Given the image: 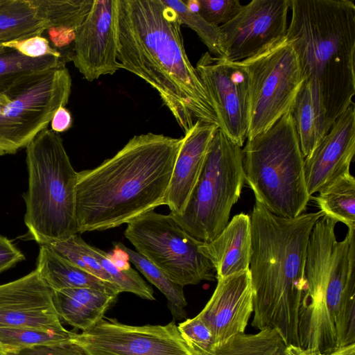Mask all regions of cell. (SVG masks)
Returning <instances> with one entry per match:
<instances>
[{"label":"cell","mask_w":355,"mask_h":355,"mask_svg":"<svg viewBox=\"0 0 355 355\" xmlns=\"http://www.w3.org/2000/svg\"><path fill=\"white\" fill-rule=\"evenodd\" d=\"M175 12L162 0H115L117 60L155 89L184 134L199 120L220 123L191 63Z\"/></svg>","instance_id":"1"},{"label":"cell","mask_w":355,"mask_h":355,"mask_svg":"<svg viewBox=\"0 0 355 355\" xmlns=\"http://www.w3.org/2000/svg\"><path fill=\"white\" fill-rule=\"evenodd\" d=\"M183 137L135 135L113 157L78 173V232L106 230L165 205Z\"/></svg>","instance_id":"2"},{"label":"cell","mask_w":355,"mask_h":355,"mask_svg":"<svg viewBox=\"0 0 355 355\" xmlns=\"http://www.w3.org/2000/svg\"><path fill=\"white\" fill-rule=\"evenodd\" d=\"M323 216L318 211L282 218L257 201L250 216L251 325L277 330L287 345L300 347L298 313L306 287L307 247L314 225Z\"/></svg>","instance_id":"3"},{"label":"cell","mask_w":355,"mask_h":355,"mask_svg":"<svg viewBox=\"0 0 355 355\" xmlns=\"http://www.w3.org/2000/svg\"><path fill=\"white\" fill-rule=\"evenodd\" d=\"M286 38L324 133L355 94V4L350 0H291Z\"/></svg>","instance_id":"4"},{"label":"cell","mask_w":355,"mask_h":355,"mask_svg":"<svg viewBox=\"0 0 355 355\" xmlns=\"http://www.w3.org/2000/svg\"><path fill=\"white\" fill-rule=\"evenodd\" d=\"M336 223L324 215L309 240L298 313L299 345L308 355L355 344L354 230L338 241Z\"/></svg>","instance_id":"5"},{"label":"cell","mask_w":355,"mask_h":355,"mask_svg":"<svg viewBox=\"0 0 355 355\" xmlns=\"http://www.w3.org/2000/svg\"><path fill=\"white\" fill-rule=\"evenodd\" d=\"M28 189L24 194L28 239L49 245L78 234V172L59 133L46 128L26 147Z\"/></svg>","instance_id":"6"},{"label":"cell","mask_w":355,"mask_h":355,"mask_svg":"<svg viewBox=\"0 0 355 355\" xmlns=\"http://www.w3.org/2000/svg\"><path fill=\"white\" fill-rule=\"evenodd\" d=\"M242 153L245 180L257 202L282 218H295L305 211L311 196L291 112L247 140Z\"/></svg>","instance_id":"7"},{"label":"cell","mask_w":355,"mask_h":355,"mask_svg":"<svg viewBox=\"0 0 355 355\" xmlns=\"http://www.w3.org/2000/svg\"><path fill=\"white\" fill-rule=\"evenodd\" d=\"M245 182L242 148L218 128L183 213L173 216L193 238L209 243L227 225Z\"/></svg>","instance_id":"8"},{"label":"cell","mask_w":355,"mask_h":355,"mask_svg":"<svg viewBox=\"0 0 355 355\" xmlns=\"http://www.w3.org/2000/svg\"><path fill=\"white\" fill-rule=\"evenodd\" d=\"M71 78L65 65L35 71L15 80L1 92L0 156L15 154L47 128L55 112L65 106Z\"/></svg>","instance_id":"9"},{"label":"cell","mask_w":355,"mask_h":355,"mask_svg":"<svg viewBox=\"0 0 355 355\" xmlns=\"http://www.w3.org/2000/svg\"><path fill=\"white\" fill-rule=\"evenodd\" d=\"M248 79L247 140L291 112L304 78L297 53L286 37L255 55L236 62Z\"/></svg>","instance_id":"10"},{"label":"cell","mask_w":355,"mask_h":355,"mask_svg":"<svg viewBox=\"0 0 355 355\" xmlns=\"http://www.w3.org/2000/svg\"><path fill=\"white\" fill-rule=\"evenodd\" d=\"M124 235L138 253L178 285L216 279L213 264L200 250L203 242L187 233L171 213H145L127 223Z\"/></svg>","instance_id":"11"},{"label":"cell","mask_w":355,"mask_h":355,"mask_svg":"<svg viewBox=\"0 0 355 355\" xmlns=\"http://www.w3.org/2000/svg\"><path fill=\"white\" fill-rule=\"evenodd\" d=\"M71 341L87 355H196L175 322L132 326L102 319L92 328L75 333Z\"/></svg>","instance_id":"12"},{"label":"cell","mask_w":355,"mask_h":355,"mask_svg":"<svg viewBox=\"0 0 355 355\" xmlns=\"http://www.w3.org/2000/svg\"><path fill=\"white\" fill-rule=\"evenodd\" d=\"M211 99L220 129L240 147L247 139L248 79L236 62L204 53L195 67Z\"/></svg>","instance_id":"13"},{"label":"cell","mask_w":355,"mask_h":355,"mask_svg":"<svg viewBox=\"0 0 355 355\" xmlns=\"http://www.w3.org/2000/svg\"><path fill=\"white\" fill-rule=\"evenodd\" d=\"M291 0H253L219 26L225 58L239 62L286 37Z\"/></svg>","instance_id":"14"},{"label":"cell","mask_w":355,"mask_h":355,"mask_svg":"<svg viewBox=\"0 0 355 355\" xmlns=\"http://www.w3.org/2000/svg\"><path fill=\"white\" fill-rule=\"evenodd\" d=\"M115 0H94L76 31L71 60L89 82L122 69L117 60Z\"/></svg>","instance_id":"15"},{"label":"cell","mask_w":355,"mask_h":355,"mask_svg":"<svg viewBox=\"0 0 355 355\" xmlns=\"http://www.w3.org/2000/svg\"><path fill=\"white\" fill-rule=\"evenodd\" d=\"M0 328L63 331L52 291L36 270L0 285Z\"/></svg>","instance_id":"16"},{"label":"cell","mask_w":355,"mask_h":355,"mask_svg":"<svg viewBox=\"0 0 355 355\" xmlns=\"http://www.w3.org/2000/svg\"><path fill=\"white\" fill-rule=\"evenodd\" d=\"M217 281L211 298L198 315L211 331L215 347L244 333L253 313L249 270Z\"/></svg>","instance_id":"17"},{"label":"cell","mask_w":355,"mask_h":355,"mask_svg":"<svg viewBox=\"0 0 355 355\" xmlns=\"http://www.w3.org/2000/svg\"><path fill=\"white\" fill-rule=\"evenodd\" d=\"M355 153V105L335 121L312 153L304 158V175L311 196L341 173L349 171Z\"/></svg>","instance_id":"18"},{"label":"cell","mask_w":355,"mask_h":355,"mask_svg":"<svg viewBox=\"0 0 355 355\" xmlns=\"http://www.w3.org/2000/svg\"><path fill=\"white\" fill-rule=\"evenodd\" d=\"M216 124L197 120L184 134L166 196L173 216L181 215L200 178L216 132Z\"/></svg>","instance_id":"19"},{"label":"cell","mask_w":355,"mask_h":355,"mask_svg":"<svg viewBox=\"0 0 355 355\" xmlns=\"http://www.w3.org/2000/svg\"><path fill=\"white\" fill-rule=\"evenodd\" d=\"M251 248L250 216L241 213L212 241L202 243L200 250L213 264L217 279L248 270Z\"/></svg>","instance_id":"20"},{"label":"cell","mask_w":355,"mask_h":355,"mask_svg":"<svg viewBox=\"0 0 355 355\" xmlns=\"http://www.w3.org/2000/svg\"><path fill=\"white\" fill-rule=\"evenodd\" d=\"M52 295L60 320L82 331L103 319L118 296L89 288H64L52 291Z\"/></svg>","instance_id":"21"},{"label":"cell","mask_w":355,"mask_h":355,"mask_svg":"<svg viewBox=\"0 0 355 355\" xmlns=\"http://www.w3.org/2000/svg\"><path fill=\"white\" fill-rule=\"evenodd\" d=\"M51 27L50 0H0V42L42 35Z\"/></svg>","instance_id":"22"},{"label":"cell","mask_w":355,"mask_h":355,"mask_svg":"<svg viewBox=\"0 0 355 355\" xmlns=\"http://www.w3.org/2000/svg\"><path fill=\"white\" fill-rule=\"evenodd\" d=\"M35 270L52 291L89 288L115 295L121 293L116 286L76 266L48 245H40Z\"/></svg>","instance_id":"23"},{"label":"cell","mask_w":355,"mask_h":355,"mask_svg":"<svg viewBox=\"0 0 355 355\" xmlns=\"http://www.w3.org/2000/svg\"><path fill=\"white\" fill-rule=\"evenodd\" d=\"M315 200L324 216L355 230V179L349 170L321 189Z\"/></svg>","instance_id":"24"},{"label":"cell","mask_w":355,"mask_h":355,"mask_svg":"<svg viewBox=\"0 0 355 355\" xmlns=\"http://www.w3.org/2000/svg\"><path fill=\"white\" fill-rule=\"evenodd\" d=\"M287 345L275 329L237 334L202 355H284Z\"/></svg>","instance_id":"25"},{"label":"cell","mask_w":355,"mask_h":355,"mask_svg":"<svg viewBox=\"0 0 355 355\" xmlns=\"http://www.w3.org/2000/svg\"><path fill=\"white\" fill-rule=\"evenodd\" d=\"M304 157L312 154L324 133L313 104L309 89L302 83L291 110Z\"/></svg>","instance_id":"26"},{"label":"cell","mask_w":355,"mask_h":355,"mask_svg":"<svg viewBox=\"0 0 355 355\" xmlns=\"http://www.w3.org/2000/svg\"><path fill=\"white\" fill-rule=\"evenodd\" d=\"M115 247L123 250L128 255V261L139 270L149 282L157 287L166 297L168 305L173 318L182 320L187 315L184 308L187 305L183 286L172 282L162 270L141 254L135 252L122 243H115Z\"/></svg>","instance_id":"27"},{"label":"cell","mask_w":355,"mask_h":355,"mask_svg":"<svg viewBox=\"0 0 355 355\" xmlns=\"http://www.w3.org/2000/svg\"><path fill=\"white\" fill-rule=\"evenodd\" d=\"M65 64L64 59L56 56L40 58L26 57L0 42V93L23 76Z\"/></svg>","instance_id":"28"},{"label":"cell","mask_w":355,"mask_h":355,"mask_svg":"<svg viewBox=\"0 0 355 355\" xmlns=\"http://www.w3.org/2000/svg\"><path fill=\"white\" fill-rule=\"evenodd\" d=\"M74 332L44 331L30 328H0V347L5 352L25 348L64 343L71 341Z\"/></svg>","instance_id":"29"},{"label":"cell","mask_w":355,"mask_h":355,"mask_svg":"<svg viewBox=\"0 0 355 355\" xmlns=\"http://www.w3.org/2000/svg\"><path fill=\"white\" fill-rule=\"evenodd\" d=\"M162 1L175 12L181 25H186L196 32L207 47L209 53L225 58L223 40L219 26L209 24L198 12L189 10L184 1L162 0Z\"/></svg>","instance_id":"30"},{"label":"cell","mask_w":355,"mask_h":355,"mask_svg":"<svg viewBox=\"0 0 355 355\" xmlns=\"http://www.w3.org/2000/svg\"><path fill=\"white\" fill-rule=\"evenodd\" d=\"M48 245L76 266L114 285L110 275L90 252L89 245L77 234Z\"/></svg>","instance_id":"31"},{"label":"cell","mask_w":355,"mask_h":355,"mask_svg":"<svg viewBox=\"0 0 355 355\" xmlns=\"http://www.w3.org/2000/svg\"><path fill=\"white\" fill-rule=\"evenodd\" d=\"M89 250L121 293L129 292L145 300H155L153 290L135 270L131 267L120 269L112 261L109 253L90 245Z\"/></svg>","instance_id":"32"},{"label":"cell","mask_w":355,"mask_h":355,"mask_svg":"<svg viewBox=\"0 0 355 355\" xmlns=\"http://www.w3.org/2000/svg\"><path fill=\"white\" fill-rule=\"evenodd\" d=\"M178 329L196 355L205 354L214 349L215 345L212 332L198 315L180 323Z\"/></svg>","instance_id":"33"},{"label":"cell","mask_w":355,"mask_h":355,"mask_svg":"<svg viewBox=\"0 0 355 355\" xmlns=\"http://www.w3.org/2000/svg\"><path fill=\"white\" fill-rule=\"evenodd\" d=\"M198 13L209 24L220 26L230 21L239 11L238 0H198Z\"/></svg>","instance_id":"34"},{"label":"cell","mask_w":355,"mask_h":355,"mask_svg":"<svg viewBox=\"0 0 355 355\" xmlns=\"http://www.w3.org/2000/svg\"><path fill=\"white\" fill-rule=\"evenodd\" d=\"M7 46L15 49L22 55L31 58H40L46 56H56L67 60L42 35H35L9 42H2Z\"/></svg>","instance_id":"35"},{"label":"cell","mask_w":355,"mask_h":355,"mask_svg":"<svg viewBox=\"0 0 355 355\" xmlns=\"http://www.w3.org/2000/svg\"><path fill=\"white\" fill-rule=\"evenodd\" d=\"M5 355H87L76 344L71 341L35 346L14 352H5Z\"/></svg>","instance_id":"36"},{"label":"cell","mask_w":355,"mask_h":355,"mask_svg":"<svg viewBox=\"0 0 355 355\" xmlns=\"http://www.w3.org/2000/svg\"><path fill=\"white\" fill-rule=\"evenodd\" d=\"M25 259L23 253L3 236H0V273Z\"/></svg>","instance_id":"37"},{"label":"cell","mask_w":355,"mask_h":355,"mask_svg":"<svg viewBox=\"0 0 355 355\" xmlns=\"http://www.w3.org/2000/svg\"><path fill=\"white\" fill-rule=\"evenodd\" d=\"M71 112L64 106L60 107L55 112L51 121V130L60 133L68 130L72 125Z\"/></svg>","instance_id":"38"},{"label":"cell","mask_w":355,"mask_h":355,"mask_svg":"<svg viewBox=\"0 0 355 355\" xmlns=\"http://www.w3.org/2000/svg\"><path fill=\"white\" fill-rule=\"evenodd\" d=\"M318 355H355V344L340 347L330 353L319 354Z\"/></svg>","instance_id":"39"},{"label":"cell","mask_w":355,"mask_h":355,"mask_svg":"<svg viewBox=\"0 0 355 355\" xmlns=\"http://www.w3.org/2000/svg\"><path fill=\"white\" fill-rule=\"evenodd\" d=\"M284 355H308L300 347L288 345L286 346Z\"/></svg>","instance_id":"40"},{"label":"cell","mask_w":355,"mask_h":355,"mask_svg":"<svg viewBox=\"0 0 355 355\" xmlns=\"http://www.w3.org/2000/svg\"><path fill=\"white\" fill-rule=\"evenodd\" d=\"M6 102V97L3 93H0V105Z\"/></svg>","instance_id":"41"},{"label":"cell","mask_w":355,"mask_h":355,"mask_svg":"<svg viewBox=\"0 0 355 355\" xmlns=\"http://www.w3.org/2000/svg\"><path fill=\"white\" fill-rule=\"evenodd\" d=\"M0 355H5V352L0 347Z\"/></svg>","instance_id":"42"}]
</instances>
